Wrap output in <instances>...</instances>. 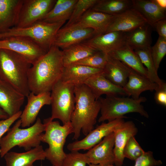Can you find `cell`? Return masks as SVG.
<instances>
[{
  "label": "cell",
  "mask_w": 166,
  "mask_h": 166,
  "mask_svg": "<svg viewBox=\"0 0 166 166\" xmlns=\"http://www.w3.org/2000/svg\"><path fill=\"white\" fill-rule=\"evenodd\" d=\"M135 161L134 166H160L162 164L161 160L154 158L151 151L144 152Z\"/></svg>",
  "instance_id": "obj_38"
},
{
  "label": "cell",
  "mask_w": 166,
  "mask_h": 166,
  "mask_svg": "<svg viewBox=\"0 0 166 166\" xmlns=\"http://www.w3.org/2000/svg\"><path fill=\"white\" fill-rule=\"evenodd\" d=\"M78 0H57L51 10L41 21L48 23L69 20Z\"/></svg>",
  "instance_id": "obj_28"
},
{
  "label": "cell",
  "mask_w": 166,
  "mask_h": 166,
  "mask_svg": "<svg viewBox=\"0 0 166 166\" xmlns=\"http://www.w3.org/2000/svg\"><path fill=\"white\" fill-rule=\"evenodd\" d=\"M65 22L48 23L38 21L24 28L13 27L0 33V40L13 37H20L30 39L48 51L53 45L58 31Z\"/></svg>",
  "instance_id": "obj_7"
},
{
  "label": "cell",
  "mask_w": 166,
  "mask_h": 166,
  "mask_svg": "<svg viewBox=\"0 0 166 166\" xmlns=\"http://www.w3.org/2000/svg\"><path fill=\"white\" fill-rule=\"evenodd\" d=\"M95 35L93 30L81 27L75 24L63 27L57 33L53 45L63 49L73 45L82 42Z\"/></svg>",
  "instance_id": "obj_12"
},
{
  "label": "cell",
  "mask_w": 166,
  "mask_h": 166,
  "mask_svg": "<svg viewBox=\"0 0 166 166\" xmlns=\"http://www.w3.org/2000/svg\"><path fill=\"white\" fill-rule=\"evenodd\" d=\"M20 119L18 120L5 136L0 140V156L2 158L16 146L26 151L40 145L41 136L45 131V125L40 118H37L33 125L21 128Z\"/></svg>",
  "instance_id": "obj_4"
},
{
  "label": "cell",
  "mask_w": 166,
  "mask_h": 166,
  "mask_svg": "<svg viewBox=\"0 0 166 166\" xmlns=\"http://www.w3.org/2000/svg\"><path fill=\"white\" fill-rule=\"evenodd\" d=\"M98 100L101 103V116L98 121L103 122L117 119L125 117V114L136 113L148 118L149 115L141 103L145 102V97H140L134 99L129 97H118L117 96H106L105 98L100 97Z\"/></svg>",
  "instance_id": "obj_6"
},
{
  "label": "cell",
  "mask_w": 166,
  "mask_h": 166,
  "mask_svg": "<svg viewBox=\"0 0 166 166\" xmlns=\"http://www.w3.org/2000/svg\"><path fill=\"white\" fill-rule=\"evenodd\" d=\"M108 58L107 54L99 51L73 64L103 69L106 64Z\"/></svg>",
  "instance_id": "obj_34"
},
{
  "label": "cell",
  "mask_w": 166,
  "mask_h": 166,
  "mask_svg": "<svg viewBox=\"0 0 166 166\" xmlns=\"http://www.w3.org/2000/svg\"><path fill=\"white\" fill-rule=\"evenodd\" d=\"M158 33L159 36L166 39V19L164 18L154 23L152 26Z\"/></svg>",
  "instance_id": "obj_41"
},
{
  "label": "cell",
  "mask_w": 166,
  "mask_h": 166,
  "mask_svg": "<svg viewBox=\"0 0 166 166\" xmlns=\"http://www.w3.org/2000/svg\"><path fill=\"white\" fill-rule=\"evenodd\" d=\"M52 166H54L52 165Z\"/></svg>",
  "instance_id": "obj_46"
},
{
  "label": "cell",
  "mask_w": 166,
  "mask_h": 166,
  "mask_svg": "<svg viewBox=\"0 0 166 166\" xmlns=\"http://www.w3.org/2000/svg\"><path fill=\"white\" fill-rule=\"evenodd\" d=\"M108 55L120 61L132 70L148 78L147 69L142 64L139 57L133 49L127 44L111 52Z\"/></svg>",
  "instance_id": "obj_27"
},
{
  "label": "cell",
  "mask_w": 166,
  "mask_h": 166,
  "mask_svg": "<svg viewBox=\"0 0 166 166\" xmlns=\"http://www.w3.org/2000/svg\"><path fill=\"white\" fill-rule=\"evenodd\" d=\"M114 144L113 132L105 137L99 143L85 153L89 164H101L103 166L114 164Z\"/></svg>",
  "instance_id": "obj_14"
},
{
  "label": "cell",
  "mask_w": 166,
  "mask_h": 166,
  "mask_svg": "<svg viewBox=\"0 0 166 166\" xmlns=\"http://www.w3.org/2000/svg\"><path fill=\"white\" fill-rule=\"evenodd\" d=\"M45 133L41 136V141L48 144V148L45 150L46 158L52 165L61 166L66 156L64 147L69 135L73 133L70 122L61 125L57 121H53L50 117L45 119Z\"/></svg>",
  "instance_id": "obj_5"
},
{
  "label": "cell",
  "mask_w": 166,
  "mask_h": 166,
  "mask_svg": "<svg viewBox=\"0 0 166 166\" xmlns=\"http://www.w3.org/2000/svg\"><path fill=\"white\" fill-rule=\"evenodd\" d=\"M151 53L156 69L166 54V39L159 37L155 44L151 47Z\"/></svg>",
  "instance_id": "obj_35"
},
{
  "label": "cell",
  "mask_w": 166,
  "mask_h": 166,
  "mask_svg": "<svg viewBox=\"0 0 166 166\" xmlns=\"http://www.w3.org/2000/svg\"><path fill=\"white\" fill-rule=\"evenodd\" d=\"M137 132V128L132 121H124L114 131V164L116 166L123 165L124 158L123 154L124 148L129 139L132 136H134Z\"/></svg>",
  "instance_id": "obj_18"
},
{
  "label": "cell",
  "mask_w": 166,
  "mask_h": 166,
  "mask_svg": "<svg viewBox=\"0 0 166 166\" xmlns=\"http://www.w3.org/2000/svg\"><path fill=\"white\" fill-rule=\"evenodd\" d=\"M22 111L18 112L5 119L0 120V140L4 135L8 131L11 126L20 117Z\"/></svg>",
  "instance_id": "obj_39"
},
{
  "label": "cell",
  "mask_w": 166,
  "mask_h": 166,
  "mask_svg": "<svg viewBox=\"0 0 166 166\" xmlns=\"http://www.w3.org/2000/svg\"><path fill=\"white\" fill-rule=\"evenodd\" d=\"M64 68L62 50L52 46L29 70L28 80L30 92L35 94L50 92L61 79Z\"/></svg>",
  "instance_id": "obj_1"
},
{
  "label": "cell",
  "mask_w": 166,
  "mask_h": 166,
  "mask_svg": "<svg viewBox=\"0 0 166 166\" xmlns=\"http://www.w3.org/2000/svg\"><path fill=\"white\" fill-rule=\"evenodd\" d=\"M132 7L138 11L152 26L166 18V10L161 8L155 0H132Z\"/></svg>",
  "instance_id": "obj_26"
},
{
  "label": "cell",
  "mask_w": 166,
  "mask_h": 166,
  "mask_svg": "<svg viewBox=\"0 0 166 166\" xmlns=\"http://www.w3.org/2000/svg\"><path fill=\"white\" fill-rule=\"evenodd\" d=\"M144 152L134 136L131 137L125 144L123 151V154L126 157L135 160Z\"/></svg>",
  "instance_id": "obj_36"
},
{
  "label": "cell",
  "mask_w": 166,
  "mask_h": 166,
  "mask_svg": "<svg viewBox=\"0 0 166 166\" xmlns=\"http://www.w3.org/2000/svg\"><path fill=\"white\" fill-rule=\"evenodd\" d=\"M74 85L59 80L51 91L52 120L58 119L63 124L70 122L75 103Z\"/></svg>",
  "instance_id": "obj_8"
},
{
  "label": "cell",
  "mask_w": 166,
  "mask_h": 166,
  "mask_svg": "<svg viewBox=\"0 0 166 166\" xmlns=\"http://www.w3.org/2000/svg\"><path fill=\"white\" fill-rule=\"evenodd\" d=\"M159 86L131 68L126 83L123 88L128 97L137 99L140 95L146 91H156Z\"/></svg>",
  "instance_id": "obj_22"
},
{
  "label": "cell",
  "mask_w": 166,
  "mask_h": 166,
  "mask_svg": "<svg viewBox=\"0 0 166 166\" xmlns=\"http://www.w3.org/2000/svg\"><path fill=\"white\" fill-rule=\"evenodd\" d=\"M56 0H23L14 27L24 28L41 21L54 5Z\"/></svg>",
  "instance_id": "obj_9"
},
{
  "label": "cell",
  "mask_w": 166,
  "mask_h": 166,
  "mask_svg": "<svg viewBox=\"0 0 166 166\" xmlns=\"http://www.w3.org/2000/svg\"><path fill=\"white\" fill-rule=\"evenodd\" d=\"M8 117V115L0 108V120L5 119Z\"/></svg>",
  "instance_id": "obj_43"
},
{
  "label": "cell",
  "mask_w": 166,
  "mask_h": 166,
  "mask_svg": "<svg viewBox=\"0 0 166 166\" xmlns=\"http://www.w3.org/2000/svg\"><path fill=\"white\" fill-rule=\"evenodd\" d=\"M25 97L11 85L0 80V108L9 117L20 111Z\"/></svg>",
  "instance_id": "obj_17"
},
{
  "label": "cell",
  "mask_w": 166,
  "mask_h": 166,
  "mask_svg": "<svg viewBox=\"0 0 166 166\" xmlns=\"http://www.w3.org/2000/svg\"><path fill=\"white\" fill-rule=\"evenodd\" d=\"M103 166H114V165L112 164H109L104 165Z\"/></svg>",
  "instance_id": "obj_45"
},
{
  "label": "cell",
  "mask_w": 166,
  "mask_h": 166,
  "mask_svg": "<svg viewBox=\"0 0 166 166\" xmlns=\"http://www.w3.org/2000/svg\"><path fill=\"white\" fill-rule=\"evenodd\" d=\"M31 65L19 54L0 49V80L11 85L26 97L30 93L28 74Z\"/></svg>",
  "instance_id": "obj_3"
},
{
  "label": "cell",
  "mask_w": 166,
  "mask_h": 166,
  "mask_svg": "<svg viewBox=\"0 0 166 166\" xmlns=\"http://www.w3.org/2000/svg\"><path fill=\"white\" fill-rule=\"evenodd\" d=\"M147 22L142 15L132 8L113 15L105 33L113 31L128 33Z\"/></svg>",
  "instance_id": "obj_15"
},
{
  "label": "cell",
  "mask_w": 166,
  "mask_h": 166,
  "mask_svg": "<svg viewBox=\"0 0 166 166\" xmlns=\"http://www.w3.org/2000/svg\"><path fill=\"white\" fill-rule=\"evenodd\" d=\"M132 8V0H98L91 9L107 14L115 15Z\"/></svg>",
  "instance_id": "obj_31"
},
{
  "label": "cell",
  "mask_w": 166,
  "mask_h": 166,
  "mask_svg": "<svg viewBox=\"0 0 166 166\" xmlns=\"http://www.w3.org/2000/svg\"><path fill=\"white\" fill-rule=\"evenodd\" d=\"M127 33L113 31L95 35L82 42L107 54L127 45Z\"/></svg>",
  "instance_id": "obj_13"
},
{
  "label": "cell",
  "mask_w": 166,
  "mask_h": 166,
  "mask_svg": "<svg viewBox=\"0 0 166 166\" xmlns=\"http://www.w3.org/2000/svg\"><path fill=\"white\" fill-rule=\"evenodd\" d=\"M130 69L121 61L108 55L107 61L102 73L112 83L123 88L127 82Z\"/></svg>",
  "instance_id": "obj_24"
},
{
  "label": "cell",
  "mask_w": 166,
  "mask_h": 166,
  "mask_svg": "<svg viewBox=\"0 0 166 166\" xmlns=\"http://www.w3.org/2000/svg\"><path fill=\"white\" fill-rule=\"evenodd\" d=\"M103 69L73 64L64 67L61 80L76 85L84 84L92 76L102 72Z\"/></svg>",
  "instance_id": "obj_23"
},
{
  "label": "cell",
  "mask_w": 166,
  "mask_h": 166,
  "mask_svg": "<svg viewBox=\"0 0 166 166\" xmlns=\"http://www.w3.org/2000/svg\"><path fill=\"white\" fill-rule=\"evenodd\" d=\"M23 0H0V33L14 27Z\"/></svg>",
  "instance_id": "obj_25"
},
{
  "label": "cell",
  "mask_w": 166,
  "mask_h": 166,
  "mask_svg": "<svg viewBox=\"0 0 166 166\" xmlns=\"http://www.w3.org/2000/svg\"><path fill=\"white\" fill-rule=\"evenodd\" d=\"M102 72L92 76L84 84L90 89L97 100L103 94L106 96H128L123 87L112 83L105 77Z\"/></svg>",
  "instance_id": "obj_19"
},
{
  "label": "cell",
  "mask_w": 166,
  "mask_h": 166,
  "mask_svg": "<svg viewBox=\"0 0 166 166\" xmlns=\"http://www.w3.org/2000/svg\"><path fill=\"white\" fill-rule=\"evenodd\" d=\"M97 1L98 0H78L70 18L63 27L69 26L77 22L87 11L93 7Z\"/></svg>",
  "instance_id": "obj_33"
},
{
  "label": "cell",
  "mask_w": 166,
  "mask_h": 166,
  "mask_svg": "<svg viewBox=\"0 0 166 166\" xmlns=\"http://www.w3.org/2000/svg\"><path fill=\"white\" fill-rule=\"evenodd\" d=\"M113 16L90 9L74 24L81 27L93 30L97 35L105 33Z\"/></svg>",
  "instance_id": "obj_21"
},
{
  "label": "cell",
  "mask_w": 166,
  "mask_h": 166,
  "mask_svg": "<svg viewBox=\"0 0 166 166\" xmlns=\"http://www.w3.org/2000/svg\"><path fill=\"white\" fill-rule=\"evenodd\" d=\"M98 51L83 42L70 46L62 50L64 66L73 64Z\"/></svg>",
  "instance_id": "obj_30"
},
{
  "label": "cell",
  "mask_w": 166,
  "mask_h": 166,
  "mask_svg": "<svg viewBox=\"0 0 166 166\" xmlns=\"http://www.w3.org/2000/svg\"><path fill=\"white\" fill-rule=\"evenodd\" d=\"M124 121L120 118L102 122L90 131L83 139L69 143L67 149L70 152L89 150L99 143L105 136L113 132L116 128Z\"/></svg>",
  "instance_id": "obj_11"
},
{
  "label": "cell",
  "mask_w": 166,
  "mask_h": 166,
  "mask_svg": "<svg viewBox=\"0 0 166 166\" xmlns=\"http://www.w3.org/2000/svg\"><path fill=\"white\" fill-rule=\"evenodd\" d=\"M75 103L70 123L77 140L81 131L86 136L94 128L101 109V103L97 100L89 88L85 84L74 86Z\"/></svg>",
  "instance_id": "obj_2"
},
{
  "label": "cell",
  "mask_w": 166,
  "mask_h": 166,
  "mask_svg": "<svg viewBox=\"0 0 166 166\" xmlns=\"http://www.w3.org/2000/svg\"><path fill=\"white\" fill-rule=\"evenodd\" d=\"M27 97V104L20 117L22 128L30 127L35 122L41 108L51 103L50 92L38 94L30 92Z\"/></svg>",
  "instance_id": "obj_16"
},
{
  "label": "cell",
  "mask_w": 166,
  "mask_h": 166,
  "mask_svg": "<svg viewBox=\"0 0 166 166\" xmlns=\"http://www.w3.org/2000/svg\"><path fill=\"white\" fill-rule=\"evenodd\" d=\"M150 48L136 49L133 50L147 70L148 78L152 82L157 84L159 87L164 82L159 77L151 56Z\"/></svg>",
  "instance_id": "obj_32"
},
{
  "label": "cell",
  "mask_w": 166,
  "mask_h": 166,
  "mask_svg": "<svg viewBox=\"0 0 166 166\" xmlns=\"http://www.w3.org/2000/svg\"><path fill=\"white\" fill-rule=\"evenodd\" d=\"M152 26L147 22L127 33L126 44L133 49L149 48L152 42Z\"/></svg>",
  "instance_id": "obj_29"
},
{
  "label": "cell",
  "mask_w": 166,
  "mask_h": 166,
  "mask_svg": "<svg viewBox=\"0 0 166 166\" xmlns=\"http://www.w3.org/2000/svg\"><path fill=\"white\" fill-rule=\"evenodd\" d=\"M0 49L10 50L19 54L32 65L47 52L31 40L20 37L0 40Z\"/></svg>",
  "instance_id": "obj_10"
},
{
  "label": "cell",
  "mask_w": 166,
  "mask_h": 166,
  "mask_svg": "<svg viewBox=\"0 0 166 166\" xmlns=\"http://www.w3.org/2000/svg\"><path fill=\"white\" fill-rule=\"evenodd\" d=\"M87 164L89 163L85 153L74 151L66 154L61 166H86Z\"/></svg>",
  "instance_id": "obj_37"
},
{
  "label": "cell",
  "mask_w": 166,
  "mask_h": 166,
  "mask_svg": "<svg viewBox=\"0 0 166 166\" xmlns=\"http://www.w3.org/2000/svg\"><path fill=\"white\" fill-rule=\"evenodd\" d=\"M6 166H34L37 160L46 158L45 150L41 145L26 152H9L4 156Z\"/></svg>",
  "instance_id": "obj_20"
},
{
  "label": "cell",
  "mask_w": 166,
  "mask_h": 166,
  "mask_svg": "<svg viewBox=\"0 0 166 166\" xmlns=\"http://www.w3.org/2000/svg\"><path fill=\"white\" fill-rule=\"evenodd\" d=\"M158 5L162 8L166 9V0H155Z\"/></svg>",
  "instance_id": "obj_42"
},
{
  "label": "cell",
  "mask_w": 166,
  "mask_h": 166,
  "mask_svg": "<svg viewBox=\"0 0 166 166\" xmlns=\"http://www.w3.org/2000/svg\"><path fill=\"white\" fill-rule=\"evenodd\" d=\"M89 166H103V165L101 164H89Z\"/></svg>",
  "instance_id": "obj_44"
},
{
  "label": "cell",
  "mask_w": 166,
  "mask_h": 166,
  "mask_svg": "<svg viewBox=\"0 0 166 166\" xmlns=\"http://www.w3.org/2000/svg\"><path fill=\"white\" fill-rule=\"evenodd\" d=\"M154 98L156 102L158 104L164 106H166V84H164L156 90Z\"/></svg>",
  "instance_id": "obj_40"
}]
</instances>
